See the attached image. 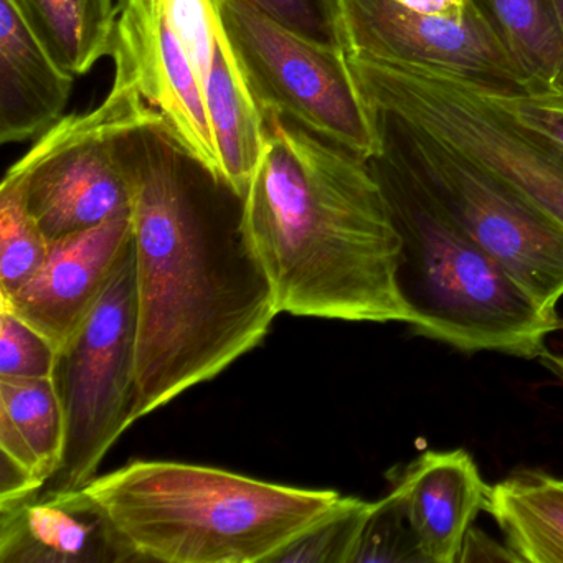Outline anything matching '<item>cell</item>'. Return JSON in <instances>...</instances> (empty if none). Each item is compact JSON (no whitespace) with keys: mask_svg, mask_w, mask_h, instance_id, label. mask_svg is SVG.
Here are the masks:
<instances>
[{"mask_svg":"<svg viewBox=\"0 0 563 563\" xmlns=\"http://www.w3.org/2000/svg\"><path fill=\"white\" fill-rule=\"evenodd\" d=\"M74 78L0 0V143L44 136L64 118Z\"/></svg>","mask_w":563,"mask_h":563,"instance_id":"cell-15","label":"cell"},{"mask_svg":"<svg viewBox=\"0 0 563 563\" xmlns=\"http://www.w3.org/2000/svg\"><path fill=\"white\" fill-rule=\"evenodd\" d=\"M384 187L400 235L398 286L410 306L411 332L464 354L499 352L540 358L563 328L385 151L368 161Z\"/></svg>","mask_w":563,"mask_h":563,"instance_id":"cell-4","label":"cell"},{"mask_svg":"<svg viewBox=\"0 0 563 563\" xmlns=\"http://www.w3.org/2000/svg\"><path fill=\"white\" fill-rule=\"evenodd\" d=\"M347 60L372 113L428 134L563 227V157L517 126L479 85L423 65Z\"/></svg>","mask_w":563,"mask_h":563,"instance_id":"cell-5","label":"cell"},{"mask_svg":"<svg viewBox=\"0 0 563 563\" xmlns=\"http://www.w3.org/2000/svg\"><path fill=\"white\" fill-rule=\"evenodd\" d=\"M547 19L559 38L560 47L563 51V0H540Z\"/></svg>","mask_w":563,"mask_h":563,"instance_id":"cell-30","label":"cell"},{"mask_svg":"<svg viewBox=\"0 0 563 563\" xmlns=\"http://www.w3.org/2000/svg\"><path fill=\"white\" fill-rule=\"evenodd\" d=\"M137 286L134 421L252 352L279 314L245 197L183 153L164 121L128 131Z\"/></svg>","mask_w":563,"mask_h":563,"instance_id":"cell-1","label":"cell"},{"mask_svg":"<svg viewBox=\"0 0 563 563\" xmlns=\"http://www.w3.org/2000/svg\"><path fill=\"white\" fill-rule=\"evenodd\" d=\"M484 510L519 562L563 563V479L517 471L489 486Z\"/></svg>","mask_w":563,"mask_h":563,"instance_id":"cell-17","label":"cell"},{"mask_svg":"<svg viewBox=\"0 0 563 563\" xmlns=\"http://www.w3.org/2000/svg\"><path fill=\"white\" fill-rule=\"evenodd\" d=\"M245 220L279 314L405 322L400 235L368 161L265 113Z\"/></svg>","mask_w":563,"mask_h":563,"instance_id":"cell-2","label":"cell"},{"mask_svg":"<svg viewBox=\"0 0 563 563\" xmlns=\"http://www.w3.org/2000/svg\"><path fill=\"white\" fill-rule=\"evenodd\" d=\"M424 562L407 514L391 490L372 504L371 516L362 530L354 563Z\"/></svg>","mask_w":563,"mask_h":563,"instance_id":"cell-25","label":"cell"},{"mask_svg":"<svg viewBox=\"0 0 563 563\" xmlns=\"http://www.w3.org/2000/svg\"><path fill=\"white\" fill-rule=\"evenodd\" d=\"M483 90L517 126L563 157V81H533L514 93Z\"/></svg>","mask_w":563,"mask_h":563,"instance_id":"cell-23","label":"cell"},{"mask_svg":"<svg viewBox=\"0 0 563 563\" xmlns=\"http://www.w3.org/2000/svg\"><path fill=\"white\" fill-rule=\"evenodd\" d=\"M65 417L52 378H0V451L44 487L60 470Z\"/></svg>","mask_w":563,"mask_h":563,"instance_id":"cell-18","label":"cell"},{"mask_svg":"<svg viewBox=\"0 0 563 563\" xmlns=\"http://www.w3.org/2000/svg\"><path fill=\"white\" fill-rule=\"evenodd\" d=\"M41 489H44V484L38 483L29 471L19 466L11 457L2 454L0 457V504L24 499Z\"/></svg>","mask_w":563,"mask_h":563,"instance_id":"cell-29","label":"cell"},{"mask_svg":"<svg viewBox=\"0 0 563 563\" xmlns=\"http://www.w3.org/2000/svg\"><path fill=\"white\" fill-rule=\"evenodd\" d=\"M457 562H519V559L507 543L500 545L486 532L473 526L461 547Z\"/></svg>","mask_w":563,"mask_h":563,"instance_id":"cell-28","label":"cell"},{"mask_svg":"<svg viewBox=\"0 0 563 563\" xmlns=\"http://www.w3.org/2000/svg\"><path fill=\"white\" fill-rule=\"evenodd\" d=\"M48 240L25 206L21 183L0 184V298L22 288L44 265Z\"/></svg>","mask_w":563,"mask_h":563,"instance_id":"cell-21","label":"cell"},{"mask_svg":"<svg viewBox=\"0 0 563 563\" xmlns=\"http://www.w3.org/2000/svg\"><path fill=\"white\" fill-rule=\"evenodd\" d=\"M203 98L223 183L240 197H245L265 150V113L246 84L227 34L217 45Z\"/></svg>","mask_w":563,"mask_h":563,"instance_id":"cell-16","label":"cell"},{"mask_svg":"<svg viewBox=\"0 0 563 563\" xmlns=\"http://www.w3.org/2000/svg\"><path fill=\"white\" fill-rule=\"evenodd\" d=\"M345 57L423 65L490 91L530 84L477 0H335Z\"/></svg>","mask_w":563,"mask_h":563,"instance_id":"cell-10","label":"cell"},{"mask_svg":"<svg viewBox=\"0 0 563 563\" xmlns=\"http://www.w3.org/2000/svg\"><path fill=\"white\" fill-rule=\"evenodd\" d=\"M374 114L385 151L540 308L556 312L563 298V227L503 180L428 134Z\"/></svg>","mask_w":563,"mask_h":563,"instance_id":"cell-6","label":"cell"},{"mask_svg":"<svg viewBox=\"0 0 563 563\" xmlns=\"http://www.w3.org/2000/svg\"><path fill=\"white\" fill-rule=\"evenodd\" d=\"M110 57L114 77L128 81L163 118L183 153L223 183L202 84L167 25L159 0H120Z\"/></svg>","mask_w":563,"mask_h":563,"instance_id":"cell-11","label":"cell"},{"mask_svg":"<svg viewBox=\"0 0 563 563\" xmlns=\"http://www.w3.org/2000/svg\"><path fill=\"white\" fill-rule=\"evenodd\" d=\"M161 11L170 31L183 45L206 87L220 37L225 34L219 0H159Z\"/></svg>","mask_w":563,"mask_h":563,"instance_id":"cell-24","label":"cell"},{"mask_svg":"<svg viewBox=\"0 0 563 563\" xmlns=\"http://www.w3.org/2000/svg\"><path fill=\"white\" fill-rule=\"evenodd\" d=\"M372 504L345 497L334 514L292 540L272 563H354Z\"/></svg>","mask_w":563,"mask_h":563,"instance_id":"cell-22","label":"cell"},{"mask_svg":"<svg viewBox=\"0 0 563 563\" xmlns=\"http://www.w3.org/2000/svg\"><path fill=\"white\" fill-rule=\"evenodd\" d=\"M487 486L466 450L427 451L394 473L400 499L424 562L456 563Z\"/></svg>","mask_w":563,"mask_h":563,"instance_id":"cell-14","label":"cell"},{"mask_svg":"<svg viewBox=\"0 0 563 563\" xmlns=\"http://www.w3.org/2000/svg\"><path fill=\"white\" fill-rule=\"evenodd\" d=\"M540 361H542L550 371L555 372V374L563 380V354L545 352V354L540 357Z\"/></svg>","mask_w":563,"mask_h":563,"instance_id":"cell-31","label":"cell"},{"mask_svg":"<svg viewBox=\"0 0 563 563\" xmlns=\"http://www.w3.org/2000/svg\"><path fill=\"white\" fill-rule=\"evenodd\" d=\"M85 490L140 562L272 563L345 497L173 461H131Z\"/></svg>","mask_w":563,"mask_h":563,"instance_id":"cell-3","label":"cell"},{"mask_svg":"<svg viewBox=\"0 0 563 563\" xmlns=\"http://www.w3.org/2000/svg\"><path fill=\"white\" fill-rule=\"evenodd\" d=\"M157 120L163 118L128 81L113 77L97 108L62 118L8 170L48 242L131 212L121 140Z\"/></svg>","mask_w":563,"mask_h":563,"instance_id":"cell-9","label":"cell"},{"mask_svg":"<svg viewBox=\"0 0 563 563\" xmlns=\"http://www.w3.org/2000/svg\"><path fill=\"white\" fill-rule=\"evenodd\" d=\"M278 24L312 38L338 44L335 0H245Z\"/></svg>","mask_w":563,"mask_h":563,"instance_id":"cell-27","label":"cell"},{"mask_svg":"<svg viewBox=\"0 0 563 563\" xmlns=\"http://www.w3.org/2000/svg\"><path fill=\"white\" fill-rule=\"evenodd\" d=\"M219 11L263 113H278L364 161L384 153L377 117L341 45L305 37L245 0H219Z\"/></svg>","mask_w":563,"mask_h":563,"instance_id":"cell-7","label":"cell"},{"mask_svg":"<svg viewBox=\"0 0 563 563\" xmlns=\"http://www.w3.org/2000/svg\"><path fill=\"white\" fill-rule=\"evenodd\" d=\"M137 286L131 240L90 314L57 351L52 382L65 417L60 470L48 489L85 487L121 434L136 404Z\"/></svg>","mask_w":563,"mask_h":563,"instance_id":"cell-8","label":"cell"},{"mask_svg":"<svg viewBox=\"0 0 563 563\" xmlns=\"http://www.w3.org/2000/svg\"><path fill=\"white\" fill-rule=\"evenodd\" d=\"M530 84L563 81V51L540 0H477Z\"/></svg>","mask_w":563,"mask_h":563,"instance_id":"cell-20","label":"cell"},{"mask_svg":"<svg viewBox=\"0 0 563 563\" xmlns=\"http://www.w3.org/2000/svg\"><path fill=\"white\" fill-rule=\"evenodd\" d=\"M130 562L140 559L85 487L0 504V563Z\"/></svg>","mask_w":563,"mask_h":563,"instance_id":"cell-13","label":"cell"},{"mask_svg":"<svg viewBox=\"0 0 563 563\" xmlns=\"http://www.w3.org/2000/svg\"><path fill=\"white\" fill-rule=\"evenodd\" d=\"M57 349L37 329L0 308V378H52Z\"/></svg>","mask_w":563,"mask_h":563,"instance_id":"cell-26","label":"cell"},{"mask_svg":"<svg viewBox=\"0 0 563 563\" xmlns=\"http://www.w3.org/2000/svg\"><path fill=\"white\" fill-rule=\"evenodd\" d=\"M133 240L130 213L48 242L42 268L0 308L14 312L60 349L90 314Z\"/></svg>","mask_w":563,"mask_h":563,"instance_id":"cell-12","label":"cell"},{"mask_svg":"<svg viewBox=\"0 0 563 563\" xmlns=\"http://www.w3.org/2000/svg\"><path fill=\"white\" fill-rule=\"evenodd\" d=\"M42 47L71 77L110 55L117 22L113 0H11Z\"/></svg>","mask_w":563,"mask_h":563,"instance_id":"cell-19","label":"cell"}]
</instances>
